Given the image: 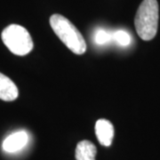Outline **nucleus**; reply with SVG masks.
<instances>
[{"instance_id":"20e7f679","label":"nucleus","mask_w":160,"mask_h":160,"mask_svg":"<svg viewBox=\"0 0 160 160\" xmlns=\"http://www.w3.org/2000/svg\"><path fill=\"white\" fill-rule=\"evenodd\" d=\"M95 134L99 142L109 147L114 137V126L107 119H99L95 124Z\"/></svg>"},{"instance_id":"39448f33","label":"nucleus","mask_w":160,"mask_h":160,"mask_svg":"<svg viewBox=\"0 0 160 160\" xmlns=\"http://www.w3.org/2000/svg\"><path fill=\"white\" fill-rule=\"evenodd\" d=\"M29 141L28 133L25 131H19L12 133L3 142V149L6 152L13 153L22 149Z\"/></svg>"},{"instance_id":"423d86ee","label":"nucleus","mask_w":160,"mask_h":160,"mask_svg":"<svg viewBox=\"0 0 160 160\" xmlns=\"http://www.w3.org/2000/svg\"><path fill=\"white\" fill-rule=\"evenodd\" d=\"M19 91L16 85L6 75L0 73V99L12 102L17 99Z\"/></svg>"},{"instance_id":"7ed1b4c3","label":"nucleus","mask_w":160,"mask_h":160,"mask_svg":"<svg viewBox=\"0 0 160 160\" xmlns=\"http://www.w3.org/2000/svg\"><path fill=\"white\" fill-rule=\"evenodd\" d=\"M1 37L6 47L16 55H26L33 49L32 38L29 31L22 26L9 25L3 30Z\"/></svg>"},{"instance_id":"0eeeda50","label":"nucleus","mask_w":160,"mask_h":160,"mask_svg":"<svg viewBox=\"0 0 160 160\" xmlns=\"http://www.w3.org/2000/svg\"><path fill=\"white\" fill-rule=\"evenodd\" d=\"M97 149L90 141H81L76 148L75 157L77 160H95Z\"/></svg>"},{"instance_id":"1a4fd4ad","label":"nucleus","mask_w":160,"mask_h":160,"mask_svg":"<svg viewBox=\"0 0 160 160\" xmlns=\"http://www.w3.org/2000/svg\"><path fill=\"white\" fill-rule=\"evenodd\" d=\"M95 42L98 45H104L108 43L110 39V35L104 29H99L95 34Z\"/></svg>"},{"instance_id":"f257e3e1","label":"nucleus","mask_w":160,"mask_h":160,"mask_svg":"<svg viewBox=\"0 0 160 160\" xmlns=\"http://www.w3.org/2000/svg\"><path fill=\"white\" fill-rule=\"evenodd\" d=\"M50 25L63 44L76 54H83L86 51V43L79 30L61 14H52Z\"/></svg>"},{"instance_id":"f03ea898","label":"nucleus","mask_w":160,"mask_h":160,"mask_svg":"<svg viewBox=\"0 0 160 160\" xmlns=\"http://www.w3.org/2000/svg\"><path fill=\"white\" fill-rule=\"evenodd\" d=\"M158 4L157 0H143L138 8L134 25L139 37L142 40L153 39L158 27Z\"/></svg>"},{"instance_id":"6e6552de","label":"nucleus","mask_w":160,"mask_h":160,"mask_svg":"<svg viewBox=\"0 0 160 160\" xmlns=\"http://www.w3.org/2000/svg\"><path fill=\"white\" fill-rule=\"evenodd\" d=\"M114 39L121 46H128L131 42L130 35L125 30H118L114 33Z\"/></svg>"}]
</instances>
